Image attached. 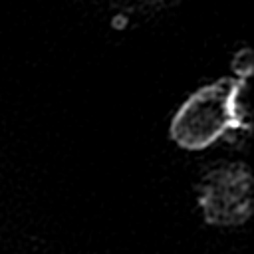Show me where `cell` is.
I'll return each instance as SVG.
<instances>
[{
    "label": "cell",
    "mask_w": 254,
    "mask_h": 254,
    "mask_svg": "<svg viewBox=\"0 0 254 254\" xmlns=\"http://www.w3.org/2000/svg\"><path fill=\"white\" fill-rule=\"evenodd\" d=\"M234 83L224 79L192 93L171 121L173 141L183 149L198 151L236 127L232 111Z\"/></svg>",
    "instance_id": "1"
},
{
    "label": "cell",
    "mask_w": 254,
    "mask_h": 254,
    "mask_svg": "<svg viewBox=\"0 0 254 254\" xmlns=\"http://www.w3.org/2000/svg\"><path fill=\"white\" fill-rule=\"evenodd\" d=\"M206 216L216 224H238L250 212L248 177L234 171H220L208 179L202 192Z\"/></svg>",
    "instance_id": "2"
}]
</instances>
